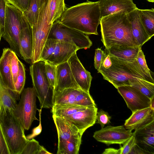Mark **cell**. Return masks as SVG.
Wrapping results in <instances>:
<instances>
[{
  "label": "cell",
  "mask_w": 154,
  "mask_h": 154,
  "mask_svg": "<svg viewBox=\"0 0 154 154\" xmlns=\"http://www.w3.org/2000/svg\"><path fill=\"white\" fill-rule=\"evenodd\" d=\"M112 64V61L110 55L106 52V54L103 59L101 66L105 69H107L111 66Z\"/></svg>",
  "instance_id": "obj_45"
},
{
  "label": "cell",
  "mask_w": 154,
  "mask_h": 154,
  "mask_svg": "<svg viewBox=\"0 0 154 154\" xmlns=\"http://www.w3.org/2000/svg\"><path fill=\"white\" fill-rule=\"evenodd\" d=\"M111 119V117L108 113L102 109H100L98 112H97V122L100 125L102 128H104L105 125L109 124L110 123Z\"/></svg>",
  "instance_id": "obj_39"
},
{
  "label": "cell",
  "mask_w": 154,
  "mask_h": 154,
  "mask_svg": "<svg viewBox=\"0 0 154 154\" xmlns=\"http://www.w3.org/2000/svg\"><path fill=\"white\" fill-rule=\"evenodd\" d=\"M141 47H112L105 49L106 52L124 61L132 62L136 59Z\"/></svg>",
  "instance_id": "obj_25"
},
{
  "label": "cell",
  "mask_w": 154,
  "mask_h": 154,
  "mask_svg": "<svg viewBox=\"0 0 154 154\" xmlns=\"http://www.w3.org/2000/svg\"><path fill=\"white\" fill-rule=\"evenodd\" d=\"M58 40L48 38L42 51L39 61L47 62L51 56L56 47Z\"/></svg>",
  "instance_id": "obj_34"
},
{
  "label": "cell",
  "mask_w": 154,
  "mask_h": 154,
  "mask_svg": "<svg viewBox=\"0 0 154 154\" xmlns=\"http://www.w3.org/2000/svg\"><path fill=\"white\" fill-rule=\"evenodd\" d=\"M45 0L40 6L36 20L32 26L33 51L32 64L39 61L42 51L47 40L52 26L48 22L47 5Z\"/></svg>",
  "instance_id": "obj_7"
},
{
  "label": "cell",
  "mask_w": 154,
  "mask_h": 154,
  "mask_svg": "<svg viewBox=\"0 0 154 154\" xmlns=\"http://www.w3.org/2000/svg\"><path fill=\"white\" fill-rule=\"evenodd\" d=\"M103 154H121L120 149H116L113 148H109L106 149Z\"/></svg>",
  "instance_id": "obj_47"
},
{
  "label": "cell",
  "mask_w": 154,
  "mask_h": 154,
  "mask_svg": "<svg viewBox=\"0 0 154 154\" xmlns=\"http://www.w3.org/2000/svg\"><path fill=\"white\" fill-rule=\"evenodd\" d=\"M19 60L16 54L12 50L10 60V68L11 75L14 85L16 82L19 72Z\"/></svg>",
  "instance_id": "obj_37"
},
{
  "label": "cell",
  "mask_w": 154,
  "mask_h": 154,
  "mask_svg": "<svg viewBox=\"0 0 154 154\" xmlns=\"http://www.w3.org/2000/svg\"><path fill=\"white\" fill-rule=\"evenodd\" d=\"M97 112L96 106H87L74 114L63 118L74 125L83 135L87 129L96 123Z\"/></svg>",
  "instance_id": "obj_13"
},
{
  "label": "cell",
  "mask_w": 154,
  "mask_h": 154,
  "mask_svg": "<svg viewBox=\"0 0 154 154\" xmlns=\"http://www.w3.org/2000/svg\"><path fill=\"white\" fill-rule=\"evenodd\" d=\"M75 81L82 90L89 92L92 77L91 73L87 70L79 60L76 52L68 61Z\"/></svg>",
  "instance_id": "obj_14"
},
{
  "label": "cell",
  "mask_w": 154,
  "mask_h": 154,
  "mask_svg": "<svg viewBox=\"0 0 154 154\" xmlns=\"http://www.w3.org/2000/svg\"><path fill=\"white\" fill-rule=\"evenodd\" d=\"M49 38L72 44L79 49L89 48L92 45L87 35L65 25L59 19L53 23L48 38Z\"/></svg>",
  "instance_id": "obj_9"
},
{
  "label": "cell",
  "mask_w": 154,
  "mask_h": 154,
  "mask_svg": "<svg viewBox=\"0 0 154 154\" xmlns=\"http://www.w3.org/2000/svg\"><path fill=\"white\" fill-rule=\"evenodd\" d=\"M3 128L10 154H21L29 140L25 136L23 127L12 112H7Z\"/></svg>",
  "instance_id": "obj_6"
},
{
  "label": "cell",
  "mask_w": 154,
  "mask_h": 154,
  "mask_svg": "<svg viewBox=\"0 0 154 154\" xmlns=\"http://www.w3.org/2000/svg\"><path fill=\"white\" fill-rule=\"evenodd\" d=\"M100 24L101 41L105 49L112 47H139L132 34L127 14L124 11L102 17Z\"/></svg>",
  "instance_id": "obj_1"
},
{
  "label": "cell",
  "mask_w": 154,
  "mask_h": 154,
  "mask_svg": "<svg viewBox=\"0 0 154 154\" xmlns=\"http://www.w3.org/2000/svg\"><path fill=\"white\" fill-rule=\"evenodd\" d=\"M66 8L64 0H48L47 5L48 23L52 24L59 19Z\"/></svg>",
  "instance_id": "obj_26"
},
{
  "label": "cell",
  "mask_w": 154,
  "mask_h": 154,
  "mask_svg": "<svg viewBox=\"0 0 154 154\" xmlns=\"http://www.w3.org/2000/svg\"><path fill=\"white\" fill-rule=\"evenodd\" d=\"M132 131L126 130L123 125L107 126L96 131L94 138L98 141L108 145L112 144H124L132 136Z\"/></svg>",
  "instance_id": "obj_11"
},
{
  "label": "cell",
  "mask_w": 154,
  "mask_h": 154,
  "mask_svg": "<svg viewBox=\"0 0 154 154\" xmlns=\"http://www.w3.org/2000/svg\"><path fill=\"white\" fill-rule=\"evenodd\" d=\"M110 55L112 63L111 66L107 69L101 66L97 71L102 74L104 79L116 89L120 86L130 85V82L138 79L147 80L136 59L132 62L126 61Z\"/></svg>",
  "instance_id": "obj_3"
},
{
  "label": "cell",
  "mask_w": 154,
  "mask_h": 154,
  "mask_svg": "<svg viewBox=\"0 0 154 154\" xmlns=\"http://www.w3.org/2000/svg\"><path fill=\"white\" fill-rule=\"evenodd\" d=\"M101 17L122 11L128 14L137 8L133 0H100Z\"/></svg>",
  "instance_id": "obj_16"
},
{
  "label": "cell",
  "mask_w": 154,
  "mask_h": 154,
  "mask_svg": "<svg viewBox=\"0 0 154 154\" xmlns=\"http://www.w3.org/2000/svg\"><path fill=\"white\" fill-rule=\"evenodd\" d=\"M147 1H148L149 2H154V0H147Z\"/></svg>",
  "instance_id": "obj_52"
},
{
  "label": "cell",
  "mask_w": 154,
  "mask_h": 154,
  "mask_svg": "<svg viewBox=\"0 0 154 154\" xmlns=\"http://www.w3.org/2000/svg\"><path fill=\"white\" fill-rule=\"evenodd\" d=\"M58 137V145L68 140L71 138L82 136L77 128L71 122L63 118L53 115Z\"/></svg>",
  "instance_id": "obj_22"
},
{
  "label": "cell",
  "mask_w": 154,
  "mask_h": 154,
  "mask_svg": "<svg viewBox=\"0 0 154 154\" xmlns=\"http://www.w3.org/2000/svg\"><path fill=\"white\" fill-rule=\"evenodd\" d=\"M18 63L19 72L14 87L15 93L20 96L24 89L26 80V72L24 65L19 60Z\"/></svg>",
  "instance_id": "obj_33"
},
{
  "label": "cell",
  "mask_w": 154,
  "mask_h": 154,
  "mask_svg": "<svg viewBox=\"0 0 154 154\" xmlns=\"http://www.w3.org/2000/svg\"><path fill=\"white\" fill-rule=\"evenodd\" d=\"M130 23L132 33L139 46H142L151 38L144 28L139 16L138 8L127 14Z\"/></svg>",
  "instance_id": "obj_23"
},
{
  "label": "cell",
  "mask_w": 154,
  "mask_h": 154,
  "mask_svg": "<svg viewBox=\"0 0 154 154\" xmlns=\"http://www.w3.org/2000/svg\"><path fill=\"white\" fill-rule=\"evenodd\" d=\"M22 29L20 37V47L22 59L32 64L33 51L32 27L23 13Z\"/></svg>",
  "instance_id": "obj_15"
},
{
  "label": "cell",
  "mask_w": 154,
  "mask_h": 154,
  "mask_svg": "<svg viewBox=\"0 0 154 154\" xmlns=\"http://www.w3.org/2000/svg\"><path fill=\"white\" fill-rule=\"evenodd\" d=\"M36 97L33 87L23 89L19 101L13 112L25 130H28L33 121L38 120L35 116L37 110Z\"/></svg>",
  "instance_id": "obj_8"
},
{
  "label": "cell",
  "mask_w": 154,
  "mask_h": 154,
  "mask_svg": "<svg viewBox=\"0 0 154 154\" xmlns=\"http://www.w3.org/2000/svg\"><path fill=\"white\" fill-rule=\"evenodd\" d=\"M120 148L121 154H130L134 146L136 144L135 137L132 133V136Z\"/></svg>",
  "instance_id": "obj_38"
},
{
  "label": "cell",
  "mask_w": 154,
  "mask_h": 154,
  "mask_svg": "<svg viewBox=\"0 0 154 154\" xmlns=\"http://www.w3.org/2000/svg\"><path fill=\"white\" fill-rule=\"evenodd\" d=\"M136 144L149 154L154 153V122L133 133Z\"/></svg>",
  "instance_id": "obj_20"
},
{
  "label": "cell",
  "mask_w": 154,
  "mask_h": 154,
  "mask_svg": "<svg viewBox=\"0 0 154 154\" xmlns=\"http://www.w3.org/2000/svg\"><path fill=\"white\" fill-rule=\"evenodd\" d=\"M124 124L127 129L137 130L154 122V110L150 107L137 110L133 112Z\"/></svg>",
  "instance_id": "obj_17"
},
{
  "label": "cell",
  "mask_w": 154,
  "mask_h": 154,
  "mask_svg": "<svg viewBox=\"0 0 154 154\" xmlns=\"http://www.w3.org/2000/svg\"><path fill=\"white\" fill-rule=\"evenodd\" d=\"M45 73L48 81L53 88H55L56 78L57 66L45 62Z\"/></svg>",
  "instance_id": "obj_35"
},
{
  "label": "cell",
  "mask_w": 154,
  "mask_h": 154,
  "mask_svg": "<svg viewBox=\"0 0 154 154\" xmlns=\"http://www.w3.org/2000/svg\"><path fill=\"white\" fill-rule=\"evenodd\" d=\"M141 22L148 35L152 37L154 35V9H139Z\"/></svg>",
  "instance_id": "obj_28"
},
{
  "label": "cell",
  "mask_w": 154,
  "mask_h": 154,
  "mask_svg": "<svg viewBox=\"0 0 154 154\" xmlns=\"http://www.w3.org/2000/svg\"><path fill=\"white\" fill-rule=\"evenodd\" d=\"M20 96L6 88L0 76V122L3 123L7 112H13Z\"/></svg>",
  "instance_id": "obj_19"
},
{
  "label": "cell",
  "mask_w": 154,
  "mask_h": 154,
  "mask_svg": "<svg viewBox=\"0 0 154 154\" xmlns=\"http://www.w3.org/2000/svg\"><path fill=\"white\" fill-rule=\"evenodd\" d=\"M45 62L39 61L29 67L33 88L39 100L40 108H52L54 104V90L47 77Z\"/></svg>",
  "instance_id": "obj_4"
},
{
  "label": "cell",
  "mask_w": 154,
  "mask_h": 154,
  "mask_svg": "<svg viewBox=\"0 0 154 154\" xmlns=\"http://www.w3.org/2000/svg\"><path fill=\"white\" fill-rule=\"evenodd\" d=\"M45 0H39L40 6L43 3V2Z\"/></svg>",
  "instance_id": "obj_51"
},
{
  "label": "cell",
  "mask_w": 154,
  "mask_h": 154,
  "mask_svg": "<svg viewBox=\"0 0 154 154\" xmlns=\"http://www.w3.org/2000/svg\"><path fill=\"white\" fill-rule=\"evenodd\" d=\"M11 51L8 48H5L3 49L2 54L0 57V76L5 86L16 94L11 71Z\"/></svg>",
  "instance_id": "obj_24"
},
{
  "label": "cell",
  "mask_w": 154,
  "mask_h": 154,
  "mask_svg": "<svg viewBox=\"0 0 154 154\" xmlns=\"http://www.w3.org/2000/svg\"><path fill=\"white\" fill-rule=\"evenodd\" d=\"M41 146L34 138L29 140L21 154H38Z\"/></svg>",
  "instance_id": "obj_36"
},
{
  "label": "cell",
  "mask_w": 154,
  "mask_h": 154,
  "mask_svg": "<svg viewBox=\"0 0 154 154\" xmlns=\"http://www.w3.org/2000/svg\"><path fill=\"white\" fill-rule=\"evenodd\" d=\"M106 52L100 48H97L95 50L94 57V65L97 70L100 68Z\"/></svg>",
  "instance_id": "obj_40"
},
{
  "label": "cell",
  "mask_w": 154,
  "mask_h": 154,
  "mask_svg": "<svg viewBox=\"0 0 154 154\" xmlns=\"http://www.w3.org/2000/svg\"><path fill=\"white\" fill-rule=\"evenodd\" d=\"M6 0H0V26L3 32L6 13Z\"/></svg>",
  "instance_id": "obj_43"
},
{
  "label": "cell",
  "mask_w": 154,
  "mask_h": 154,
  "mask_svg": "<svg viewBox=\"0 0 154 154\" xmlns=\"http://www.w3.org/2000/svg\"><path fill=\"white\" fill-rule=\"evenodd\" d=\"M7 2L23 12L28 8L30 0H6Z\"/></svg>",
  "instance_id": "obj_42"
},
{
  "label": "cell",
  "mask_w": 154,
  "mask_h": 154,
  "mask_svg": "<svg viewBox=\"0 0 154 154\" xmlns=\"http://www.w3.org/2000/svg\"><path fill=\"white\" fill-rule=\"evenodd\" d=\"M87 106L68 104H54L51 112L53 115L63 118L82 110Z\"/></svg>",
  "instance_id": "obj_29"
},
{
  "label": "cell",
  "mask_w": 154,
  "mask_h": 154,
  "mask_svg": "<svg viewBox=\"0 0 154 154\" xmlns=\"http://www.w3.org/2000/svg\"><path fill=\"white\" fill-rule=\"evenodd\" d=\"M117 89L132 112L150 107V99L136 88L127 85L120 86Z\"/></svg>",
  "instance_id": "obj_12"
},
{
  "label": "cell",
  "mask_w": 154,
  "mask_h": 154,
  "mask_svg": "<svg viewBox=\"0 0 154 154\" xmlns=\"http://www.w3.org/2000/svg\"><path fill=\"white\" fill-rule=\"evenodd\" d=\"M136 60L142 72L145 76L147 80L154 83L152 73L148 68L146 63L145 56L141 48L140 50L136 57Z\"/></svg>",
  "instance_id": "obj_32"
},
{
  "label": "cell",
  "mask_w": 154,
  "mask_h": 154,
  "mask_svg": "<svg viewBox=\"0 0 154 154\" xmlns=\"http://www.w3.org/2000/svg\"><path fill=\"white\" fill-rule=\"evenodd\" d=\"M54 104L96 106L89 92L80 88H70L54 92Z\"/></svg>",
  "instance_id": "obj_10"
},
{
  "label": "cell",
  "mask_w": 154,
  "mask_h": 154,
  "mask_svg": "<svg viewBox=\"0 0 154 154\" xmlns=\"http://www.w3.org/2000/svg\"><path fill=\"white\" fill-rule=\"evenodd\" d=\"M130 85L137 89L150 99L154 97V83L139 79L130 82Z\"/></svg>",
  "instance_id": "obj_30"
},
{
  "label": "cell",
  "mask_w": 154,
  "mask_h": 154,
  "mask_svg": "<svg viewBox=\"0 0 154 154\" xmlns=\"http://www.w3.org/2000/svg\"><path fill=\"white\" fill-rule=\"evenodd\" d=\"M3 33V31L1 29V27L0 26V42L1 41V38L2 37Z\"/></svg>",
  "instance_id": "obj_50"
},
{
  "label": "cell",
  "mask_w": 154,
  "mask_h": 154,
  "mask_svg": "<svg viewBox=\"0 0 154 154\" xmlns=\"http://www.w3.org/2000/svg\"><path fill=\"white\" fill-rule=\"evenodd\" d=\"M37 110L38 111L39 117V125L36 127L34 128L32 130V133L29 135L26 136V138L28 140H30L35 137L36 136L40 134L42 131V126L41 122V113L42 109H38Z\"/></svg>",
  "instance_id": "obj_44"
},
{
  "label": "cell",
  "mask_w": 154,
  "mask_h": 154,
  "mask_svg": "<svg viewBox=\"0 0 154 154\" xmlns=\"http://www.w3.org/2000/svg\"><path fill=\"white\" fill-rule=\"evenodd\" d=\"M82 136L72 137L58 145L57 154H78Z\"/></svg>",
  "instance_id": "obj_27"
},
{
  "label": "cell",
  "mask_w": 154,
  "mask_h": 154,
  "mask_svg": "<svg viewBox=\"0 0 154 154\" xmlns=\"http://www.w3.org/2000/svg\"><path fill=\"white\" fill-rule=\"evenodd\" d=\"M43 146H42L38 154H51Z\"/></svg>",
  "instance_id": "obj_48"
},
{
  "label": "cell",
  "mask_w": 154,
  "mask_h": 154,
  "mask_svg": "<svg viewBox=\"0 0 154 154\" xmlns=\"http://www.w3.org/2000/svg\"><path fill=\"white\" fill-rule=\"evenodd\" d=\"M40 7L39 0H30L28 8L23 12L31 26L36 20Z\"/></svg>",
  "instance_id": "obj_31"
},
{
  "label": "cell",
  "mask_w": 154,
  "mask_h": 154,
  "mask_svg": "<svg viewBox=\"0 0 154 154\" xmlns=\"http://www.w3.org/2000/svg\"><path fill=\"white\" fill-rule=\"evenodd\" d=\"M130 154H149L148 152L140 147L136 144L133 147Z\"/></svg>",
  "instance_id": "obj_46"
},
{
  "label": "cell",
  "mask_w": 154,
  "mask_h": 154,
  "mask_svg": "<svg viewBox=\"0 0 154 154\" xmlns=\"http://www.w3.org/2000/svg\"><path fill=\"white\" fill-rule=\"evenodd\" d=\"M0 154H10L4 133L3 129L0 124Z\"/></svg>",
  "instance_id": "obj_41"
},
{
  "label": "cell",
  "mask_w": 154,
  "mask_h": 154,
  "mask_svg": "<svg viewBox=\"0 0 154 154\" xmlns=\"http://www.w3.org/2000/svg\"><path fill=\"white\" fill-rule=\"evenodd\" d=\"M101 14L99 1H87L67 8L59 19L65 25L85 34L98 35Z\"/></svg>",
  "instance_id": "obj_2"
},
{
  "label": "cell",
  "mask_w": 154,
  "mask_h": 154,
  "mask_svg": "<svg viewBox=\"0 0 154 154\" xmlns=\"http://www.w3.org/2000/svg\"><path fill=\"white\" fill-rule=\"evenodd\" d=\"M70 88H80L75 80L69 63L67 61L57 66L54 92Z\"/></svg>",
  "instance_id": "obj_18"
},
{
  "label": "cell",
  "mask_w": 154,
  "mask_h": 154,
  "mask_svg": "<svg viewBox=\"0 0 154 154\" xmlns=\"http://www.w3.org/2000/svg\"><path fill=\"white\" fill-rule=\"evenodd\" d=\"M79 49L72 44L58 40L53 53L46 62L57 66L68 61L70 57Z\"/></svg>",
  "instance_id": "obj_21"
},
{
  "label": "cell",
  "mask_w": 154,
  "mask_h": 154,
  "mask_svg": "<svg viewBox=\"0 0 154 154\" xmlns=\"http://www.w3.org/2000/svg\"><path fill=\"white\" fill-rule=\"evenodd\" d=\"M150 107L152 109L154 110V97L150 99Z\"/></svg>",
  "instance_id": "obj_49"
},
{
  "label": "cell",
  "mask_w": 154,
  "mask_h": 154,
  "mask_svg": "<svg viewBox=\"0 0 154 154\" xmlns=\"http://www.w3.org/2000/svg\"><path fill=\"white\" fill-rule=\"evenodd\" d=\"M23 12L7 2L5 25L2 37L9 44L10 49L22 59L20 47L22 29Z\"/></svg>",
  "instance_id": "obj_5"
}]
</instances>
